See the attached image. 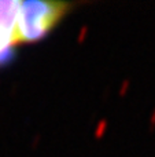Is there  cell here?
I'll list each match as a JSON object with an SVG mask.
<instances>
[{
  "label": "cell",
  "instance_id": "obj_2",
  "mask_svg": "<svg viewBox=\"0 0 155 157\" xmlns=\"http://www.w3.org/2000/svg\"><path fill=\"white\" fill-rule=\"evenodd\" d=\"M19 0H0V66L11 62L18 44L16 18Z\"/></svg>",
  "mask_w": 155,
  "mask_h": 157
},
{
  "label": "cell",
  "instance_id": "obj_1",
  "mask_svg": "<svg viewBox=\"0 0 155 157\" xmlns=\"http://www.w3.org/2000/svg\"><path fill=\"white\" fill-rule=\"evenodd\" d=\"M76 7L74 3L54 0H22L16 18L18 44H34L47 39Z\"/></svg>",
  "mask_w": 155,
  "mask_h": 157
}]
</instances>
